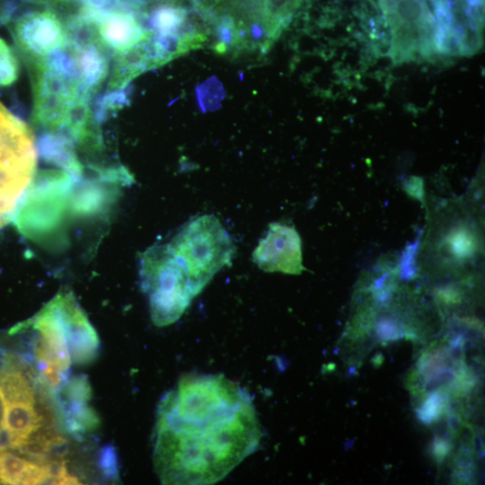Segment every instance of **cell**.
Segmentation results:
<instances>
[{"mask_svg":"<svg viewBox=\"0 0 485 485\" xmlns=\"http://www.w3.org/2000/svg\"><path fill=\"white\" fill-rule=\"evenodd\" d=\"M302 0H261V23L274 44L290 23Z\"/></svg>","mask_w":485,"mask_h":485,"instance_id":"13","label":"cell"},{"mask_svg":"<svg viewBox=\"0 0 485 485\" xmlns=\"http://www.w3.org/2000/svg\"><path fill=\"white\" fill-rule=\"evenodd\" d=\"M455 477L458 481L467 483L473 480L474 473V453L467 445L464 444L456 459Z\"/></svg>","mask_w":485,"mask_h":485,"instance_id":"20","label":"cell"},{"mask_svg":"<svg viewBox=\"0 0 485 485\" xmlns=\"http://www.w3.org/2000/svg\"><path fill=\"white\" fill-rule=\"evenodd\" d=\"M15 357L5 349L0 347V370L6 368Z\"/></svg>","mask_w":485,"mask_h":485,"instance_id":"25","label":"cell"},{"mask_svg":"<svg viewBox=\"0 0 485 485\" xmlns=\"http://www.w3.org/2000/svg\"><path fill=\"white\" fill-rule=\"evenodd\" d=\"M36 141L0 125V228L15 220L35 183Z\"/></svg>","mask_w":485,"mask_h":485,"instance_id":"4","label":"cell"},{"mask_svg":"<svg viewBox=\"0 0 485 485\" xmlns=\"http://www.w3.org/2000/svg\"><path fill=\"white\" fill-rule=\"evenodd\" d=\"M452 445L444 438H436L433 443V455L439 465L443 463L450 453Z\"/></svg>","mask_w":485,"mask_h":485,"instance_id":"23","label":"cell"},{"mask_svg":"<svg viewBox=\"0 0 485 485\" xmlns=\"http://www.w3.org/2000/svg\"><path fill=\"white\" fill-rule=\"evenodd\" d=\"M253 259L266 273L300 274L304 267L301 240L297 230L284 224H271Z\"/></svg>","mask_w":485,"mask_h":485,"instance_id":"9","label":"cell"},{"mask_svg":"<svg viewBox=\"0 0 485 485\" xmlns=\"http://www.w3.org/2000/svg\"><path fill=\"white\" fill-rule=\"evenodd\" d=\"M98 465L107 479L110 481L119 479V458L115 447L108 445L100 450Z\"/></svg>","mask_w":485,"mask_h":485,"instance_id":"21","label":"cell"},{"mask_svg":"<svg viewBox=\"0 0 485 485\" xmlns=\"http://www.w3.org/2000/svg\"><path fill=\"white\" fill-rule=\"evenodd\" d=\"M52 396L57 417L70 436L81 440L98 431L100 419L91 407L92 389L86 376L68 379Z\"/></svg>","mask_w":485,"mask_h":485,"instance_id":"8","label":"cell"},{"mask_svg":"<svg viewBox=\"0 0 485 485\" xmlns=\"http://www.w3.org/2000/svg\"><path fill=\"white\" fill-rule=\"evenodd\" d=\"M420 240L417 238L404 250L399 265V276L402 281H411L417 276V258L419 250Z\"/></svg>","mask_w":485,"mask_h":485,"instance_id":"19","label":"cell"},{"mask_svg":"<svg viewBox=\"0 0 485 485\" xmlns=\"http://www.w3.org/2000/svg\"><path fill=\"white\" fill-rule=\"evenodd\" d=\"M141 285L157 327L178 321L195 298L188 276L169 245L155 246L141 258Z\"/></svg>","mask_w":485,"mask_h":485,"instance_id":"3","label":"cell"},{"mask_svg":"<svg viewBox=\"0 0 485 485\" xmlns=\"http://www.w3.org/2000/svg\"><path fill=\"white\" fill-rule=\"evenodd\" d=\"M43 156L67 171L73 176L83 172V166L73 149L70 140L64 136L48 132L42 137L40 141Z\"/></svg>","mask_w":485,"mask_h":485,"instance_id":"12","label":"cell"},{"mask_svg":"<svg viewBox=\"0 0 485 485\" xmlns=\"http://www.w3.org/2000/svg\"><path fill=\"white\" fill-rule=\"evenodd\" d=\"M12 34L27 63L49 57L68 40L63 20L51 9L21 16L14 23Z\"/></svg>","mask_w":485,"mask_h":485,"instance_id":"7","label":"cell"},{"mask_svg":"<svg viewBox=\"0 0 485 485\" xmlns=\"http://www.w3.org/2000/svg\"><path fill=\"white\" fill-rule=\"evenodd\" d=\"M25 323L36 337L31 358L38 379L48 392L54 394L68 380L72 362L58 296Z\"/></svg>","mask_w":485,"mask_h":485,"instance_id":"5","label":"cell"},{"mask_svg":"<svg viewBox=\"0 0 485 485\" xmlns=\"http://www.w3.org/2000/svg\"><path fill=\"white\" fill-rule=\"evenodd\" d=\"M55 460L39 462L0 446V481L5 484H53Z\"/></svg>","mask_w":485,"mask_h":485,"instance_id":"11","label":"cell"},{"mask_svg":"<svg viewBox=\"0 0 485 485\" xmlns=\"http://www.w3.org/2000/svg\"><path fill=\"white\" fill-rule=\"evenodd\" d=\"M461 418L457 414H450L448 417V427L451 433L457 434L462 429Z\"/></svg>","mask_w":485,"mask_h":485,"instance_id":"24","label":"cell"},{"mask_svg":"<svg viewBox=\"0 0 485 485\" xmlns=\"http://www.w3.org/2000/svg\"><path fill=\"white\" fill-rule=\"evenodd\" d=\"M168 245L185 269L195 297L231 263L235 252L228 232L213 215L189 221Z\"/></svg>","mask_w":485,"mask_h":485,"instance_id":"2","label":"cell"},{"mask_svg":"<svg viewBox=\"0 0 485 485\" xmlns=\"http://www.w3.org/2000/svg\"><path fill=\"white\" fill-rule=\"evenodd\" d=\"M451 362L453 361L448 353V349L440 348L423 355L418 363L417 372L422 378L428 381L448 369Z\"/></svg>","mask_w":485,"mask_h":485,"instance_id":"16","label":"cell"},{"mask_svg":"<svg viewBox=\"0 0 485 485\" xmlns=\"http://www.w3.org/2000/svg\"><path fill=\"white\" fill-rule=\"evenodd\" d=\"M156 417L154 465L164 484L218 482L263 437L250 394L223 375L184 376Z\"/></svg>","mask_w":485,"mask_h":485,"instance_id":"1","label":"cell"},{"mask_svg":"<svg viewBox=\"0 0 485 485\" xmlns=\"http://www.w3.org/2000/svg\"><path fill=\"white\" fill-rule=\"evenodd\" d=\"M71 360L77 365H89L97 360L100 342L88 316L71 292L58 294Z\"/></svg>","mask_w":485,"mask_h":485,"instance_id":"10","label":"cell"},{"mask_svg":"<svg viewBox=\"0 0 485 485\" xmlns=\"http://www.w3.org/2000/svg\"><path fill=\"white\" fill-rule=\"evenodd\" d=\"M391 32L390 57L395 64L436 54V20L426 0H379Z\"/></svg>","mask_w":485,"mask_h":485,"instance_id":"6","label":"cell"},{"mask_svg":"<svg viewBox=\"0 0 485 485\" xmlns=\"http://www.w3.org/2000/svg\"><path fill=\"white\" fill-rule=\"evenodd\" d=\"M448 401L445 392L435 391L430 394L417 410L418 419L425 425H430L437 422L446 412Z\"/></svg>","mask_w":485,"mask_h":485,"instance_id":"18","label":"cell"},{"mask_svg":"<svg viewBox=\"0 0 485 485\" xmlns=\"http://www.w3.org/2000/svg\"><path fill=\"white\" fill-rule=\"evenodd\" d=\"M226 94L220 81L211 76L196 88V99L202 112H212L221 107Z\"/></svg>","mask_w":485,"mask_h":485,"instance_id":"15","label":"cell"},{"mask_svg":"<svg viewBox=\"0 0 485 485\" xmlns=\"http://www.w3.org/2000/svg\"><path fill=\"white\" fill-rule=\"evenodd\" d=\"M449 253L457 260L472 258L477 250L474 234L465 226L453 228L445 239Z\"/></svg>","mask_w":485,"mask_h":485,"instance_id":"14","label":"cell"},{"mask_svg":"<svg viewBox=\"0 0 485 485\" xmlns=\"http://www.w3.org/2000/svg\"><path fill=\"white\" fill-rule=\"evenodd\" d=\"M18 77V59L9 44L0 38V88L11 87Z\"/></svg>","mask_w":485,"mask_h":485,"instance_id":"17","label":"cell"},{"mask_svg":"<svg viewBox=\"0 0 485 485\" xmlns=\"http://www.w3.org/2000/svg\"><path fill=\"white\" fill-rule=\"evenodd\" d=\"M376 335L383 342H394L402 338V332L394 318L382 316L375 326Z\"/></svg>","mask_w":485,"mask_h":485,"instance_id":"22","label":"cell"}]
</instances>
